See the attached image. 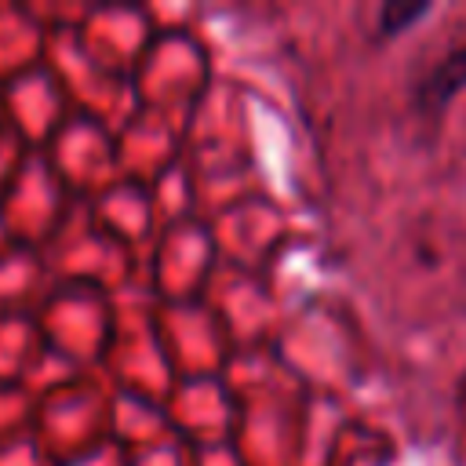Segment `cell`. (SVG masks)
Instances as JSON below:
<instances>
[{
  "label": "cell",
  "mask_w": 466,
  "mask_h": 466,
  "mask_svg": "<svg viewBox=\"0 0 466 466\" xmlns=\"http://www.w3.org/2000/svg\"><path fill=\"white\" fill-rule=\"evenodd\" d=\"M422 11H426V4H408V7H386V11H382V29H386V33H397V29H400V25L408 22V18H419Z\"/></svg>",
  "instance_id": "cell-2"
},
{
  "label": "cell",
  "mask_w": 466,
  "mask_h": 466,
  "mask_svg": "<svg viewBox=\"0 0 466 466\" xmlns=\"http://www.w3.org/2000/svg\"><path fill=\"white\" fill-rule=\"evenodd\" d=\"M462 87H466V44L451 47V51L422 76V84H419V102H422L426 109H441V106H448Z\"/></svg>",
  "instance_id": "cell-1"
}]
</instances>
